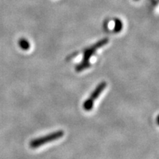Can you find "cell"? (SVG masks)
I'll list each match as a JSON object with an SVG mask.
<instances>
[{
	"instance_id": "cell-1",
	"label": "cell",
	"mask_w": 159,
	"mask_h": 159,
	"mask_svg": "<svg viewBox=\"0 0 159 159\" xmlns=\"http://www.w3.org/2000/svg\"><path fill=\"white\" fill-rule=\"evenodd\" d=\"M108 43V39H104L99 41L95 44L83 49V59L79 64L75 66V71H77V72H80V71L85 70V69L89 68L91 66V63L89 62L91 57L95 54L97 49L102 47V46L107 44Z\"/></svg>"
},
{
	"instance_id": "cell-2",
	"label": "cell",
	"mask_w": 159,
	"mask_h": 159,
	"mask_svg": "<svg viewBox=\"0 0 159 159\" xmlns=\"http://www.w3.org/2000/svg\"><path fill=\"white\" fill-rule=\"evenodd\" d=\"M63 135H64V132H63V130H59L55 131V132L51 133V134H49L48 135H46L44 136L33 139L30 142V148L33 149L38 148H39L40 146H42V145L47 144V143L52 142H53V141L57 140V139L62 138Z\"/></svg>"
},
{
	"instance_id": "cell-3",
	"label": "cell",
	"mask_w": 159,
	"mask_h": 159,
	"mask_svg": "<svg viewBox=\"0 0 159 159\" xmlns=\"http://www.w3.org/2000/svg\"><path fill=\"white\" fill-rule=\"evenodd\" d=\"M106 86H107L106 82H102L97 85L96 89L94 90V91L91 93L90 97H89V99H87L84 102V103H83V108H84V110L89 111H91V109L93 108L95 100L98 98L99 95L101 94V93L102 92L103 90H104Z\"/></svg>"
},
{
	"instance_id": "cell-4",
	"label": "cell",
	"mask_w": 159,
	"mask_h": 159,
	"mask_svg": "<svg viewBox=\"0 0 159 159\" xmlns=\"http://www.w3.org/2000/svg\"><path fill=\"white\" fill-rule=\"evenodd\" d=\"M19 45L20 48L23 50H28L30 47V43H29V41L25 39H21L19 41Z\"/></svg>"
},
{
	"instance_id": "cell-5",
	"label": "cell",
	"mask_w": 159,
	"mask_h": 159,
	"mask_svg": "<svg viewBox=\"0 0 159 159\" xmlns=\"http://www.w3.org/2000/svg\"><path fill=\"white\" fill-rule=\"evenodd\" d=\"M123 27V25L122 21L120 19H115V24H114V33H119L122 30Z\"/></svg>"
}]
</instances>
